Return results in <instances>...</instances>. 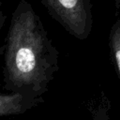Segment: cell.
I'll return each instance as SVG.
<instances>
[{
  "mask_svg": "<svg viewBox=\"0 0 120 120\" xmlns=\"http://www.w3.org/2000/svg\"><path fill=\"white\" fill-rule=\"evenodd\" d=\"M58 70L59 52L40 17L27 0H20L12 12L4 47V90L43 98Z\"/></svg>",
  "mask_w": 120,
  "mask_h": 120,
  "instance_id": "1",
  "label": "cell"
},
{
  "mask_svg": "<svg viewBox=\"0 0 120 120\" xmlns=\"http://www.w3.org/2000/svg\"><path fill=\"white\" fill-rule=\"evenodd\" d=\"M49 14L74 38L84 40L92 31L91 0H39Z\"/></svg>",
  "mask_w": 120,
  "mask_h": 120,
  "instance_id": "2",
  "label": "cell"
},
{
  "mask_svg": "<svg viewBox=\"0 0 120 120\" xmlns=\"http://www.w3.org/2000/svg\"><path fill=\"white\" fill-rule=\"evenodd\" d=\"M43 101L44 98L17 93H0V117L22 114Z\"/></svg>",
  "mask_w": 120,
  "mask_h": 120,
  "instance_id": "3",
  "label": "cell"
},
{
  "mask_svg": "<svg viewBox=\"0 0 120 120\" xmlns=\"http://www.w3.org/2000/svg\"><path fill=\"white\" fill-rule=\"evenodd\" d=\"M110 49L112 58L114 62L120 78V18L112 24L110 32Z\"/></svg>",
  "mask_w": 120,
  "mask_h": 120,
  "instance_id": "4",
  "label": "cell"
},
{
  "mask_svg": "<svg viewBox=\"0 0 120 120\" xmlns=\"http://www.w3.org/2000/svg\"><path fill=\"white\" fill-rule=\"evenodd\" d=\"M104 95L101 96V100L93 112L92 120H111L109 115V105Z\"/></svg>",
  "mask_w": 120,
  "mask_h": 120,
  "instance_id": "5",
  "label": "cell"
},
{
  "mask_svg": "<svg viewBox=\"0 0 120 120\" xmlns=\"http://www.w3.org/2000/svg\"><path fill=\"white\" fill-rule=\"evenodd\" d=\"M6 20H7V15L3 9V4L0 1V31L2 30V28L6 22Z\"/></svg>",
  "mask_w": 120,
  "mask_h": 120,
  "instance_id": "6",
  "label": "cell"
},
{
  "mask_svg": "<svg viewBox=\"0 0 120 120\" xmlns=\"http://www.w3.org/2000/svg\"><path fill=\"white\" fill-rule=\"evenodd\" d=\"M117 6H119V7H120V3H118V4H117Z\"/></svg>",
  "mask_w": 120,
  "mask_h": 120,
  "instance_id": "7",
  "label": "cell"
}]
</instances>
